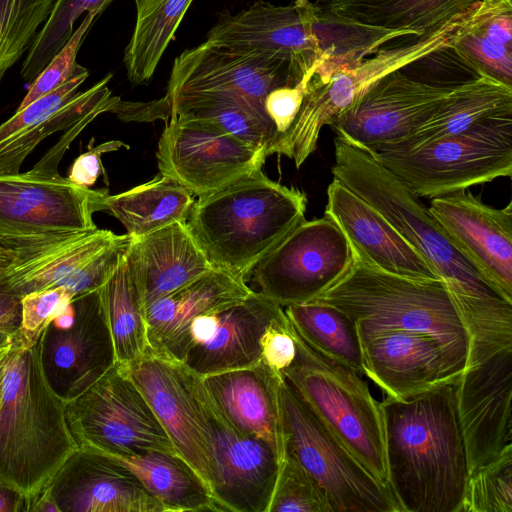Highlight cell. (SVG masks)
I'll return each mask as SVG.
<instances>
[{
    "instance_id": "1",
    "label": "cell",
    "mask_w": 512,
    "mask_h": 512,
    "mask_svg": "<svg viewBox=\"0 0 512 512\" xmlns=\"http://www.w3.org/2000/svg\"><path fill=\"white\" fill-rule=\"evenodd\" d=\"M331 173L377 209L444 282L469 334L467 367L512 346V303L484 279L397 176L370 152L338 136Z\"/></svg>"
},
{
    "instance_id": "2",
    "label": "cell",
    "mask_w": 512,
    "mask_h": 512,
    "mask_svg": "<svg viewBox=\"0 0 512 512\" xmlns=\"http://www.w3.org/2000/svg\"><path fill=\"white\" fill-rule=\"evenodd\" d=\"M455 382L381 401L387 483L402 512L461 511L468 471Z\"/></svg>"
},
{
    "instance_id": "3",
    "label": "cell",
    "mask_w": 512,
    "mask_h": 512,
    "mask_svg": "<svg viewBox=\"0 0 512 512\" xmlns=\"http://www.w3.org/2000/svg\"><path fill=\"white\" fill-rule=\"evenodd\" d=\"M65 405L44 376L37 342L24 346L14 337L0 403V482L25 496L27 512L78 448Z\"/></svg>"
},
{
    "instance_id": "4",
    "label": "cell",
    "mask_w": 512,
    "mask_h": 512,
    "mask_svg": "<svg viewBox=\"0 0 512 512\" xmlns=\"http://www.w3.org/2000/svg\"><path fill=\"white\" fill-rule=\"evenodd\" d=\"M352 250L349 269L312 301L349 315L360 339L387 329L429 335L458 379L467 367L470 338L444 282L386 272Z\"/></svg>"
},
{
    "instance_id": "5",
    "label": "cell",
    "mask_w": 512,
    "mask_h": 512,
    "mask_svg": "<svg viewBox=\"0 0 512 512\" xmlns=\"http://www.w3.org/2000/svg\"><path fill=\"white\" fill-rule=\"evenodd\" d=\"M307 198L262 170L194 201L192 235L215 268L248 282L255 266L301 221Z\"/></svg>"
},
{
    "instance_id": "6",
    "label": "cell",
    "mask_w": 512,
    "mask_h": 512,
    "mask_svg": "<svg viewBox=\"0 0 512 512\" xmlns=\"http://www.w3.org/2000/svg\"><path fill=\"white\" fill-rule=\"evenodd\" d=\"M290 327L297 352L283 373L285 379L360 462L388 484L381 402L373 397L361 374L317 353Z\"/></svg>"
},
{
    "instance_id": "7",
    "label": "cell",
    "mask_w": 512,
    "mask_h": 512,
    "mask_svg": "<svg viewBox=\"0 0 512 512\" xmlns=\"http://www.w3.org/2000/svg\"><path fill=\"white\" fill-rule=\"evenodd\" d=\"M370 153L418 198L467 190L511 177L512 112L415 149Z\"/></svg>"
},
{
    "instance_id": "8",
    "label": "cell",
    "mask_w": 512,
    "mask_h": 512,
    "mask_svg": "<svg viewBox=\"0 0 512 512\" xmlns=\"http://www.w3.org/2000/svg\"><path fill=\"white\" fill-rule=\"evenodd\" d=\"M107 194L59 173L0 174V243L21 253L95 230Z\"/></svg>"
},
{
    "instance_id": "9",
    "label": "cell",
    "mask_w": 512,
    "mask_h": 512,
    "mask_svg": "<svg viewBox=\"0 0 512 512\" xmlns=\"http://www.w3.org/2000/svg\"><path fill=\"white\" fill-rule=\"evenodd\" d=\"M279 401L285 453L316 481L331 512H402L389 485L379 481L314 415L284 376Z\"/></svg>"
},
{
    "instance_id": "10",
    "label": "cell",
    "mask_w": 512,
    "mask_h": 512,
    "mask_svg": "<svg viewBox=\"0 0 512 512\" xmlns=\"http://www.w3.org/2000/svg\"><path fill=\"white\" fill-rule=\"evenodd\" d=\"M467 11L424 38L398 47L381 48L374 56L335 72L326 81L312 76L297 116L278 142L280 152L300 167L315 151L322 128L330 125L374 83L434 53L448 50Z\"/></svg>"
},
{
    "instance_id": "11",
    "label": "cell",
    "mask_w": 512,
    "mask_h": 512,
    "mask_svg": "<svg viewBox=\"0 0 512 512\" xmlns=\"http://www.w3.org/2000/svg\"><path fill=\"white\" fill-rule=\"evenodd\" d=\"M65 416L79 448L111 456L147 451L179 455L142 392L117 363L66 402Z\"/></svg>"
},
{
    "instance_id": "12",
    "label": "cell",
    "mask_w": 512,
    "mask_h": 512,
    "mask_svg": "<svg viewBox=\"0 0 512 512\" xmlns=\"http://www.w3.org/2000/svg\"><path fill=\"white\" fill-rule=\"evenodd\" d=\"M353 250L339 225L324 215L303 220L253 269L257 291L283 308L310 302L349 269Z\"/></svg>"
},
{
    "instance_id": "13",
    "label": "cell",
    "mask_w": 512,
    "mask_h": 512,
    "mask_svg": "<svg viewBox=\"0 0 512 512\" xmlns=\"http://www.w3.org/2000/svg\"><path fill=\"white\" fill-rule=\"evenodd\" d=\"M302 78L282 59L204 41L175 58L165 95L150 101L153 118L168 120L170 103L205 95L240 97L265 112L264 100L272 90Z\"/></svg>"
},
{
    "instance_id": "14",
    "label": "cell",
    "mask_w": 512,
    "mask_h": 512,
    "mask_svg": "<svg viewBox=\"0 0 512 512\" xmlns=\"http://www.w3.org/2000/svg\"><path fill=\"white\" fill-rule=\"evenodd\" d=\"M266 157L265 150L189 112L169 118L156 151L161 175L197 197L262 170Z\"/></svg>"
},
{
    "instance_id": "15",
    "label": "cell",
    "mask_w": 512,
    "mask_h": 512,
    "mask_svg": "<svg viewBox=\"0 0 512 512\" xmlns=\"http://www.w3.org/2000/svg\"><path fill=\"white\" fill-rule=\"evenodd\" d=\"M44 376L65 402L87 390L116 364L99 291L74 297L37 341Z\"/></svg>"
},
{
    "instance_id": "16",
    "label": "cell",
    "mask_w": 512,
    "mask_h": 512,
    "mask_svg": "<svg viewBox=\"0 0 512 512\" xmlns=\"http://www.w3.org/2000/svg\"><path fill=\"white\" fill-rule=\"evenodd\" d=\"M119 366L142 392L179 456L212 494V450L198 392L199 376L151 347L135 361Z\"/></svg>"
},
{
    "instance_id": "17",
    "label": "cell",
    "mask_w": 512,
    "mask_h": 512,
    "mask_svg": "<svg viewBox=\"0 0 512 512\" xmlns=\"http://www.w3.org/2000/svg\"><path fill=\"white\" fill-rule=\"evenodd\" d=\"M453 85L419 81L398 70L374 83L329 126L364 150L389 147L425 122Z\"/></svg>"
},
{
    "instance_id": "18",
    "label": "cell",
    "mask_w": 512,
    "mask_h": 512,
    "mask_svg": "<svg viewBox=\"0 0 512 512\" xmlns=\"http://www.w3.org/2000/svg\"><path fill=\"white\" fill-rule=\"evenodd\" d=\"M198 392L212 450V495L222 511L268 512L280 459L265 440L234 428L207 395Z\"/></svg>"
},
{
    "instance_id": "19",
    "label": "cell",
    "mask_w": 512,
    "mask_h": 512,
    "mask_svg": "<svg viewBox=\"0 0 512 512\" xmlns=\"http://www.w3.org/2000/svg\"><path fill=\"white\" fill-rule=\"evenodd\" d=\"M512 346L471 365L455 382L468 477L512 445Z\"/></svg>"
},
{
    "instance_id": "20",
    "label": "cell",
    "mask_w": 512,
    "mask_h": 512,
    "mask_svg": "<svg viewBox=\"0 0 512 512\" xmlns=\"http://www.w3.org/2000/svg\"><path fill=\"white\" fill-rule=\"evenodd\" d=\"M124 235L95 229L43 249L17 253L6 272L20 297L63 287L74 297L98 290L117 269L124 255Z\"/></svg>"
},
{
    "instance_id": "21",
    "label": "cell",
    "mask_w": 512,
    "mask_h": 512,
    "mask_svg": "<svg viewBox=\"0 0 512 512\" xmlns=\"http://www.w3.org/2000/svg\"><path fill=\"white\" fill-rule=\"evenodd\" d=\"M284 308L253 291L243 301L196 317L190 324L181 363L198 376L260 363V338Z\"/></svg>"
},
{
    "instance_id": "22",
    "label": "cell",
    "mask_w": 512,
    "mask_h": 512,
    "mask_svg": "<svg viewBox=\"0 0 512 512\" xmlns=\"http://www.w3.org/2000/svg\"><path fill=\"white\" fill-rule=\"evenodd\" d=\"M428 209L484 279L512 303V202L494 208L462 190L432 198Z\"/></svg>"
},
{
    "instance_id": "23",
    "label": "cell",
    "mask_w": 512,
    "mask_h": 512,
    "mask_svg": "<svg viewBox=\"0 0 512 512\" xmlns=\"http://www.w3.org/2000/svg\"><path fill=\"white\" fill-rule=\"evenodd\" d=\"M45 491L58 512H164L131 470L85 448L65 460Z\"/></svg>"
},
{
    "instance_id": "24",
    "label": "cell",
    "mask_w": 512,
    "mask_h": 512,
    "mask_svg": "<svg viewBox=\"0 0 512 512\" xmlns=\"http://www.w3.org/2000/svg\"><path fill=\"white\" fill-rule=\"evenodd\" d=\"M361 343L364 375L386 396L405 399L457 380L441 346L429 335L387 329Z\"/></svg>"
},
{
    "instance_id": "25",
    "label": "cell",
    "mask_w": 512,
    "mask_h": 512,
    "mask_svg": "<svg viewBox=\"0 0 512 512\" xmlns=\"http://www.w3.org/2000/svg\"><path fill=\"white\" fill-rule=\"evenodd\" d=\"M206 41L239 52L267 54L288 62L302 77L317 69L321 59L290 5L257 0L236 14L220 15Z\"/></svg>"
},
{
    "instance_id": "26",
    "label": "cell",
    "mask_w": 512,
    "mask_h": 512,
    "mask_svg": "<svg viewBox=\"0 0 512 512\" xmlns=\"http://www.w3.org/2000/svg\"><path fill=\"white\" fill-rule=\"evenodd\" d=\"M324 215L333 219L352 247L378 268L410 278L440 279L377 209L334 178L327 188Z\"/></svg>"
},
{
    "instance_id": "27",
    "label": "cell",
    "mask_w": 512,
    "mask_h": 512,
    "mask_svg": "<svg viewBox=\"0 0 512 512\" xmlns=\"http://www.w3.org/2000/svg\"><path fill=\"white\" fill-rule=\"evenodd\" d=\"M125 261L144 308L215 268L186 222L131 238Z\"/></svg>"
},
{
    "instance_id": "28",
    "label": "cell",
    "mask_w": 512,
    "mask_h": 512,
    "mask_svg": "<svg viewBox=\"0 0 512 512\" xmlns=\"http://www.w3.org/2000/svg\"><path fill=\"white\" fill-rule=\"evenodd\" d=\"M263 363L255 366L200 376L202 385L225 419L237 430L261 438L285 455L279 382Z\"/></svg>"
},
{
    "instance_id": "29",
    "label": "cell",
    "mask_w": 512,
    "mask_h": 512,
    "mask_svg": "<svg viewBox=\"0 0 512 512\" xmlns=\"http://www.w3.org/2000/svg\"><path fill=\"white\" fill-rule=\"evenodd\" d=\"M254 290L243 279L219 268L145 307L150 347L181 361L191 322L246 299Z\"/></svg>"
},
{
    "instance_id": "30",
    "label": "cell",
    "mask_w": 512,
    "mask_h": 512,
    "mask_svg": "<svg viewBox=\"0 0 512 512\" xmlns=\"http://www.w3.org/2000/svg\"><path fill=\"white\" fill-rule=\"evenodd\" d=\"M293 5L323 60L313 75L320 81H326L335 72L376 53L394 39L415 37L410 31L371 26L337 15L318 0L315 3L295 0Z\"/></svg>"
},
{
    "instance_id": "31",
    "label": "cell",
    "mask_w": 512,
    "mask_h": 512,
    "mask_svg": "<svg viewBox=\"0 0 512 512\" xmlns=\"http://www.w3.org/2000/svg\"><path fill=\"white\" fill-rule=\"evenodd\" d=\"M448 49L476 76L512 86V0H478Z\"/></svg>"
},
{
    "instance_id": "32",
    "label": "cell",
    "mask_w": 512,
    "mask_h": 512,
    "mask_svg": "<svg viewBox=\"0 0 512 512\" xmlns=\"http://www.w3.org/2000/svg\"><path fill=\"white\" fill-rule=\"evenodd\" d=\"M512 112V86L485 76L454 84L435 112L405 139L375 151H407ZM369 151V152H375Z\"/></svg>"
},
{
    "instance_id": "33",
    "label": "cell",
    "mask_w": 512,
    "mask_h": 512,
    "mask_svg": "<svg viewBox=\"0 0 512 512\" xmlns=\"http://www.w3.org/2000/svg\"><path fill=\"white\" fill-rule=\"evenodd\" d=\"M108 456L131 470L164 512H223L201 477L177 454L147 451Z\"/></svg>"
},
{
    "instance_id": "34",
    "label": "cell",
    "mask_w": 512,
    "mask_h": 512,
    "mask_svg": "<svg viewBox=\"0 0 512 512\" xmlns=\"http://www.w3.org/2000/svg\"><path fill=\"white\" fill-rule=\"evenodd\" d=\"M194 201L191 191L161 175L119 194H107L104 211L121 222L126 234L137 238L175 222H186Z\"/></svg>"
},
{
    "instance_id": "35",
    "label": "cell",
    "mask_w": 512,
    "mask_h": 512,
    "mask_svg": "<svg viewBox=\"0 0 512 512\" xmlns=\"http://www.w3.org/2000/svg\"><path fill=\"white\" fill-rule=\"evenodd\" d=\"M337 15L424 38L478 0H318Z\"/></svg>"
},
{
    "instance_id": "36",
    "label": "cell",
    "mask_w": 512,
    "mask_h": 512,
    "mask_svg": "<svg viewBox=\"0 0 512 512\" xmlns=\"http://www.w3.org/2000/svg\"><path fill=\"white\" fill-rule=\"evenodd\" d=\"M284 312L290 325L314 351L364 374L361 339L349 315L314 301L286 306Z\"/></svg>"
},
{
    "instance_id": "37",
    "label": "cell",
    "mask_w": 512,
    "mask_h": 512,
    "mask_svg": "<svg viewBox=\"0 0 512 512\" xmlns=\"http://www.w3.org/2000/svg\"><path fill=\"white\" fill-rule=\"evenodd\" d=\"M134 1L136 22L123 62L128 80L139 85L152 78L193 0Z\"/></svg>"
},
{
    "instance_id": "38",
    "label": "cell",
    "mask_w": 512,
    "mask_h": 512,
    "mask_svg": "<svg viewBox=\"0 0 512 512\" xmlns=\"http://www.w3.org/2000/svg\"><path fill=\"white\" fill-rule=\"evenodd\" d=\"M109 73L85 91L77 92L60 109L41 123L24 130L0 144V174H15L37 145L55 132L66 130L84 120L112 112L121 99L114 96L108 84Z\"/></svg>"
},
{
    "instance_id": "39",
    "label": "cell",
    "mask_w": 512,
    "mask_h": 512,
    "mask_svg": "<svg viewBox=\"0 0 512 512\" xmlns=\"http://www.w3.org/2000/svg\"><path fill=\"white\" fill-rule=\"evenodd\" d=\"M98 291L110 329L116 363L127 365L140 358L150 344L145 308L129 275L125 255Z\"/></svg>"
},
{
    "instance_id": "40",
    "label": "cell",
    "mask_w": 512,
    "mask_h": 512,
    "mask_svg": "<svg viewBox=\"0 0 512 512\" xmlns=\"http://www.w3.org/2000/svg\"><path fill=\"white\" fill-rule=\"evenodd\" d=\"M189 112L208 118L240 140L266 151L275 139V128L266 113L231 95H205L170 103L168 117ZM169 120V119H168Z\"/></svg>"
},
{
    "instance_id": "41",
    "label": "cell",
    "mask_w": 512,
    "mask_h": 512,
    "mask_svg": "<svg viewBox=\"0 0 512 512\" xmlns=\"http://www.w3.org/2000/svg\"><path fill=\"white\" fill-rule=\"evenodd\" d=\"M113 0H58L53 12L29 47L21 67V76L33 81L63 48L74 32V24L84 12L98 15Z\"/></svg>"
},
{
    "instance_id": "42",
    "label": "cell",
    "mask_w": 512,
    "mask_h": 512,
    "mask_svg": "<svg viewBox=\"0 0 512 512\" xmlns=\"http://www.w3.org/2000/svg\"><path fill=\"white\" fill-rule=\"evenodd\" d=\"M58 0H0V79L31 46Z\"/></svg>"
},
{
    "instance_id": "43",
    "label": "cell",
    "mask_w": 512,
    "mask_h": 512,
    "mask_svg": "<svg viewBox=\"0 0 512 512\" xmlns=\"http://www.w3.org/2000/svg\"><path fill=\"white\" fill-rule=\"evenodd\" d=\"M460 512H512V445L468 477Z\"/></svg>"
},
{
    "instance_id": "44",
    "label": "cell",
    "mask_w": 512,
    "mask_h": 512,
    "mask_svg": "<svg viewBox=\"0 0 512 512\" xmlns=\"http://www.w3.org/2000/svg\"><path fill=\"white\" fill-rule=\"evenodd\" d=\"M268 512H331L327 498L305 468L285 453Z\"/></svg>"
},
{
    "instance_id": "45",
    "label": "cell",
    "mask_w": 512,
    "mask_h": 512,
    "mask_svg": "<svg viewBox=\"0 0 512 512\" xmlns=\"http://www.w3.org/2000/svg\"><path fill=\"white\" fill-rule=\"evenodd\" d=\"M97 15L94 11L87 12L67 43L32 81L27 94L16 111L25 108L34 100L58 88L75 73L79 66L76 62L77 53Z\"/></svg>"
},
{
    "instance_id": "46",
    "label": "cell",
    "mask_w": 512,
    "mask_h": 512,
    "mask_svg": "<svg viewBox=\"0 0 512 512\" xmlns=\"http://www.w3.org/2000/svg\"><path fill=\"white\" fill-rule=\"evenodd\" d=\"M88 75V70L79 65L75 73L61 86L34 100L25 108L15 111L9 119L0 124V144L41 123L60 109L78 92V88Z\"/></svg>"
},
{
    "instance_id": "47",
    "label": "cell",
    "mask_w": 512,
    "mask_h": 512,
    "mask_svg": "<svg viewBox=\"0 0 512 512\" xmlns=\"http://www.w3.org/2000/svg\"><path fill=\"white\" fill-rule=\"evenodd\" d=\"M73 299L69 291L56 287L21 297V323L15 340L24 346L35 344L48 323Z\"/></svg>"
},
{
    "instance_id": "48",
    "label": "cell",
    "mask_w": 512,
    "mask_h": 512,
    "mask_svg": "<svg viewBox=\"0 0 512 512\" xmlns=\"http://www.w3.org/2000/svg\"><path fill=\"white\" fill-rule=\"evenodd\" d=\"M296 352V342L284 312L266 327L260 338V362L282 376L294 362Z\"/></svg>"
},
{
    "instance_id": "49",
    "label": "cell",
    "mask_w": 512,
    "mask_h": 512,
    "mask_svg": "<svg viewBox=\"0 0 512 512\" xmlns=\"http://www.w3.org/2000/svg\"><path fill=\"white\" fill-rule=\"evenodd\" d=\"M315 71L316 69L310 71L296 85L278 87L266 96L264 110L275 128V139L271 147L293 123L301 108L307 84Z\"/></svg>"
},
{
    "instance_id": "50",
    "label": "cell",
    "mask_w": 512,
    "mask_h": 512,
    "mask_svg": "<svg viewBox=\"0 0 512 512\" xmlns=\"http://www.w3.org/2000/svg\"><path fill=\"white\" fill-rule=\"evenodd\" d=\"M122 147L129 149V145L120 140H111L98 146L89 147L85 153L75 159L67 178L77 185L91 187L102 172L101 155Z\"/></svg>"
},
{
    "instance_id": "51",
    "label": "cell",
    "mask_w": 512,
    "mask_h": 512,
    "mask_svg": "<svg viewBox=\"0 0 512 512\" xmlns=\"http://www.w3.org/2000/svg\"><path fill=\"white\" fill-rule=\"evenodd\" d=\"M21 323V297L10 287L6 273L0 274V332L15 336Z\"/></svg>"
},
{
    "instance_id": "52",
    "label": "cell",
    "mask_w": 512,
    "mask_h": 512,
    "mask_svg": "<svg viewBox=\"0 0 512 512\" xmlns=\"http://www.w3.org/2000/svg\"><path fill=\"white\" fill-rule=\"evenodd\" d=\"M27 509L25 496L0 482V512H27Z\"/></svg>"
},
{
    "instance_id": "53",
    "label": "cell",
    "mask_w": 512,
    "mask_h": 512,
    "mask_svg": "<svg viewBox=\"0 0 512 512\" xmlns=\"http://www.w3.org/2000/svg\"><path fill=\"white\" fill-rule=\"evenodd\" d=\"M17 258L15 249L0 243V274L6 273Z\"/></svg>"
},
{
    "instance_id": "54",
    "label": "cell",
    "mask_w": 512,
    "mask_h": 512,
    "mask_svg": "<svg viewBox=\"0 0 512 512\" xmlns=\"http://www.w3.org/2000/svg\"><path fill=\"white\" fill-rule=\"evenodd\" d=\"M12 345H13V343L0 350V403H1V398H2L3 375H4L5 361H6V357H7L8 353H9Z\"/></svg>"
},
{
    "instance_id": "55",
    "label": "cell",
    "mask_w": 512,
    "mask_h": 512,
    "mask_svg": "<svg viewBox=\"0 0 512 512\" xmlns=\"http://www.w3.org/2000/svg\"><path fill=\"white\" fill-rule=\"evenodd\" d=\"M14 337L15 336H13V335H10V334L4 333V332H0V349L12 344L14 341Z\"/></svg>"
},
{
    "instance_id": "56",
    "label": "cell",
    "mask_w": 512,
    "mask_h": 512,
    "mask_svg": "<svg viewBox=\"0 0 512 512\" xmlns=\"http://www.w3.org/2000/svg\"><path fill=\"white\" fill-rule=\"evenodd\" d=\"M3 349V348H2ZM1 350V349H0Z\"/></svg>"
}]
</instances>
